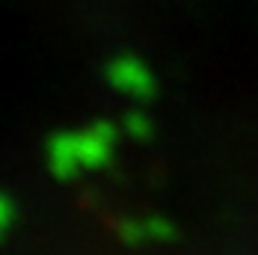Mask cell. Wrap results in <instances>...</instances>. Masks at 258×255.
<instances>
[{
	"instance_id": "7a4b0ae2",
	"label": "cell",
	"mask_w": 258,
	"mask_h": 255,
	"mask_svg": "<svg viewBox=\"0 0 258 255\" xmlns=\"http://www.w3.org/2000/svg\"><path fill=\"white\" fill-rule=\"evenodd\" d=\"M113 143H116V128L110 122H92L80 134L78 154L83 169H104L113 160Z\"/></svg>"
},
{
	"instance_id": "5b68a950",
	"label": "cell",
	"mask_w": 258,
	"mask_h": 255,
	"mask_svg": "<svg viewBox=\"0 0 258 255\" xmlns=\"http://www.w3.org/2000/svg\"><path fill=\"white\" fill-rule=\"evenodd\" d=\"M146 234L149 240H172L175 237V226L166 220V217H146Z\"/></svg>"
},
{
	"instance_id": "ba28073f",
	"label": "cell",
	"mask_w": 258,
	"mask_h": 255,
	"mask_svg": "<svg viewBox=\"0 0 258 255\" xmlns=\"http://www.w3.org/2000/svg\"><path fill=\"white\" fill-rule=\"evenodd\" d=\"M0 234H3V229H0Z\"/></svg>"
},
{
	"instance_id": "3957f363",
	"label": "cell",
	"mask_w": 258,
	"mask_h": 255,
	"mask_svg": "<svg viewBox=\"0 0 258 255\" xmlns=\"http://www.w3.org/2000/svg\"><path fill=\"white\" fill-rule=\"evenodd\" d=\"M80 134L75 131H59L48 140V166H51L53 178L72 181L80 169V154H78Z\"/></svg>"
},
{
	"instance_id": "277c9868",
	"label": "cell",
	"mask_w": 258,
	"mask_h": 255,
	"mask_svg": "<svg viewBox=\"0 0 258 255\" xmlns=\"http://www.w3.org/2000/svg\"><path fill=\"white\" fill-rule=\"evenodd\" d=\"M122 128H125V134L134 137V140H149V137H152V122H149V116H146V113H140V110L125 113Z\"/></svg>"
},
{
	"instance_id": "6da1fadb",
	"label": "cell",
	"mask_w": 258,
	"mask_h": 255,
	"mask_svg": "<svg viewBox=\"0 0 258 255\" xmlns=\"http://www.w3.org/2000/svg\"><path fill=\"white\" fill-rule=\"evenodd\" d=\"M107 83L116 89V92H125L137 101H149L155 95V77L149 72V66L143 59H137L134 53H119L107 62L104 69Z\"/></svg>"
},
{
	"instance_id": "8992f818",
	"label": "cell",
	"mask_w": 258,
	"mask_h": 255,
	"mask_svg": "<svg viewBox=\"0 0 258 255\" xmlns=\"http://www.w3.org/2000/svg\"><path fill=\"white\" fill-rule=\"evenodd\" d=\"M119 237L125 240V246H140L149 234H146V223L143 220H122L119 223Z\"/></svg>"
},
{
	"instance_id": "52a82bcc",
	"label": "cell",
	"mask_w": 258,
	"mask_h": 255,
	"mask_svg": "<svg viewBox=\"0 0 258 255\" xmlns=\"http://www.w3.org/2000/svg\"><path fill=\"white\" fill-rule=\"evenodd\" d=\"M12 202H9V196L6 193H0V229H6L9 223H12Z\"/></svg>"
}]
</instances>
